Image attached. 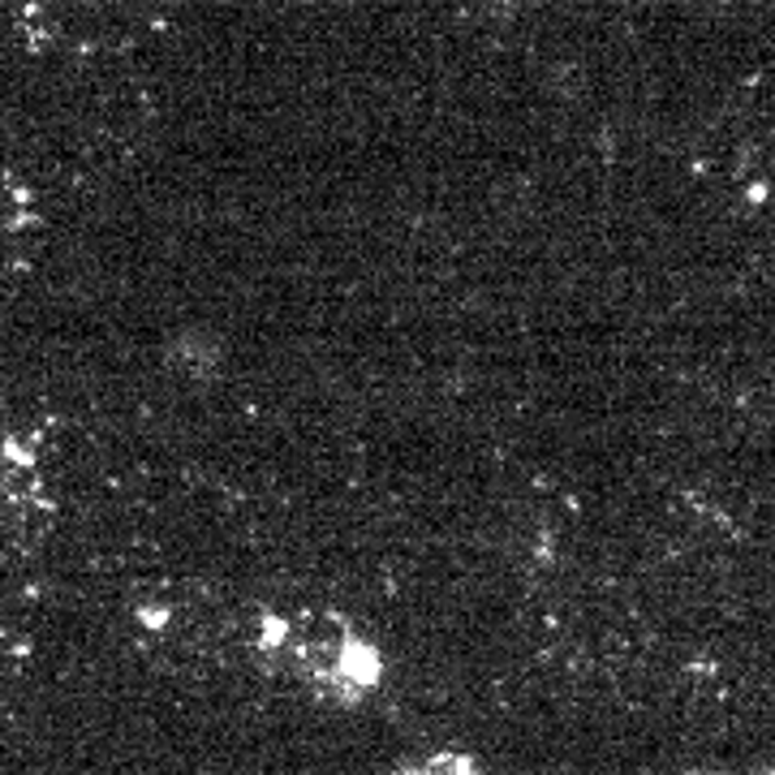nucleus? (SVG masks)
<instances>
[{
  "instance_id": "f257e3e1",
  "label": "nucleus",
  "mask_w": 775,
  "mask_h": 775,
  "mask_svg": "<svg viewBox=\"0 0 775 775\" xmlns=\"http://www.w3.org/2000/svg\"><path fill=\"white\" fill-rule=\"evenodd\" d=\"M255 646L277 672L293 677L302 690L337 706L366 703L388 672L384 650L371 637L353 630L345 617L319 608L268 612L259 621Z\"/></svg>"
},
{
  "instance_id": "f03ea898",
  "label": "nucleus",
  "mask_w": 775,
  "mask_h": 775,
  "mask_svg": "<svg viewBox=\"0 0 775 775\" xmlns=\"http://www.w3.org/2000/svg\"><path fill=\"white\" fill-rule=\"evenodd\" d=\"M392 775H488V767L479 763V754L444 745V750H426L419 759H406Z\"/></svg>"
}]
</instances>
